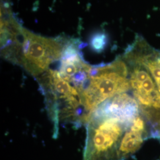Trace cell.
Returning a JSON list of instances; mask_svg holds the SVG:
<instances>
[{
    "mask_svg": "<svg viewBox=\"0 0 160 160\" xmlns=\"http://www.w3.org/2000/svg\"><path fill=\"white\" fill-rule=\"evenodd\" d=\"M123 58L141 64L148 71L160 92V51L151 47L142 38H137Z\"/></svg>",
    "mask_w": 160,
    "mask_h": 160,
    "instance_id": "obj_6",
    "label": "cell"
},
{
    "mask_svg": "<svg viewBox=\"0 0 160 160\" xmlns=\"http://www.w3.org/2000/svg\"><path fill=\"white\" fill-rule=\"evenodd\" d=\"M92 67L86 63L79 51L78 42H66L61 58L59 72L82 94L88 83Z\"/></svg>",
    "mask_w": 160,
    "mask_h": 160,
    "instance_id": "obj_5",
    "label": "cell"
},
{
    "mask_svg": "<svg viewBox=\"0 0 160 160\" xmlns=\"http://www.w3.org/2000/svg\"><path fill=\"white\" fill-rule=\"evenodd\" d=\"M131 90L129 68L123 58L107 65L92 67L90 78L82 94L86 112H92L104 102Z\"/></svg>",
    "mask_w": 160,
    "mask_h": 160,
    "instance_id": "obj_4",
    "label": "cell"
},
{
    "mask_svg": "<svg viewBox=\"0 0 160 160\" xmlns=\"http://www.w3.org/2000/svg\"><path fill=\"white\" fill-rule=\"evenodd\" d=\"M108 43V37L103 33H98L93 35L90 45L92 50L96 52L103 51Z\"/></svg>",
    "mask_w": 160,
    "mask_h": 160,
    "instance_id": "obj_7",
    "label": "cell"
},
{
    "mask_svg": "<svg viewBox=\"0 0 160 160\" xmlns=\"http://www.w3.org/2000/svg\"><path fill=\"white\" fill-rule=\"evenodd\" d=\"M45 97L46 109L54 125V135L58 133L60 121L86 124L89 115L84 109L82 94L61 77L57 70L49 69L36 78Z\"/></svg>",
    "mask_w": 160,
    "mask_h": 160,
    "instance_id": "obj_1",
    "label": "cell"
},
{
    "mask_svg": "<svg viewBox=\"0 0 160 160\" xmlns=\"http://www.w3.org/2000/svg\"><path fill=\"white\" fill-rule=\"evenodd\" d=\"M133 121L92 113L86 123L83 160H118L122 139Z\"/></svg>",
    "mask_w": 160,
    "mask_h": 160,
    "instance_id": "obj_3",
    "label": "cell"
},
{
    "mask_svg": "<svg viewBox=\"0 0 160 160\" xmlns=\"http://www.w3.org/2000/svg\"><path fill=\"white\" fill-rule=\"evenodd\" d=\"M65 42L23 29L20 42L2 52V55L36 78L48 70L51 63L61 59Z\"/></svg>",
    "mask_w": 160,
    "mask_h": 160,
    "instance_id": "obj_2",
    "label": "cell"
}]
</instances>
